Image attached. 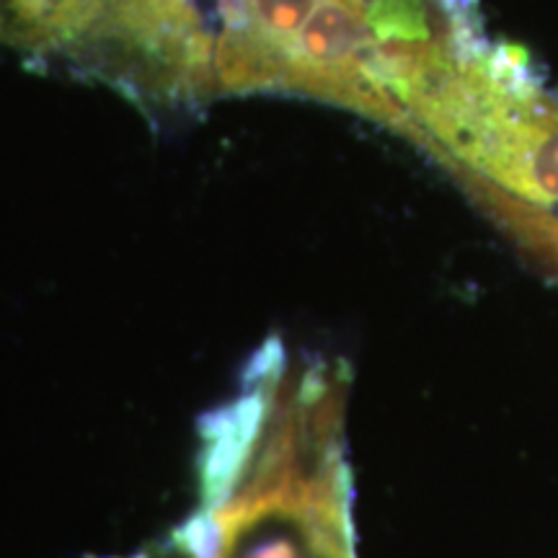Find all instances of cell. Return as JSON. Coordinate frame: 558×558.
Instances as JSON below:
<instances>
[{"label":"cell","mask_w":558,"mask_h":558,"mask_svg":"<svg viewBox=\"0 0 558 558\" xmlns=\"http://www.w3.org/2000/svg\"><path fill=\"white\" fill-rule=\"evenodd\" d=\"M401 135L558 269V96L520 47L478 34L429 68Z\"/></svg>","instance_id":"cell-1"},{"label":"cell","mask_w":558,"mask_h":558,"mask_svg":"<svg viewBox=\"0 0 558 558\" xmlns=\"http://www.w3.org/2000/svg\"><path fill=\"white\" fill-rule=\"evenodd\" d=\"M16 3L24 11V19L29 21L32 29L39 34V39H52V26L62 0H16Z\"/></svg>","instance_id":"cell-2"}]
</instances>
